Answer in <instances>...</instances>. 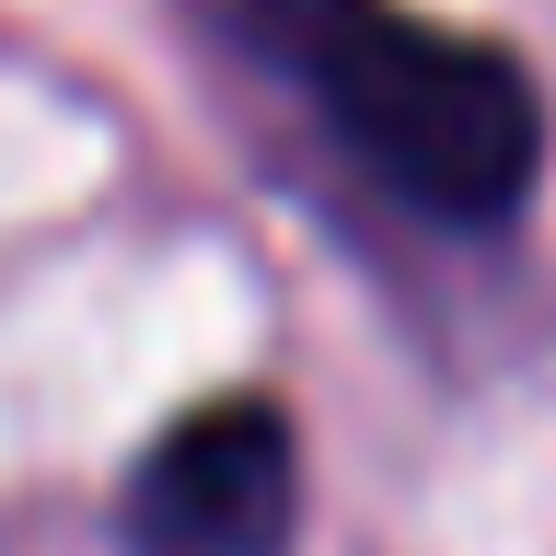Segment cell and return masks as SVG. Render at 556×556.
<instances>
[{"instance_id": "cell-1", "label": "cell", "mask_w": 556, "mask_h": 556, "mask_svg": "<svg viewBox=\"0 0 556 556\" xmlns=\"http://www.w3.org/2000/svg\"><path fill=\"white\" fill-rule=\"evenodd\" d=\"M220 35L313 104V128L394 208L441 232H510L545 174V93L510 47L406 0H220Z\"/></svg>"}, {"instance_id": "cell-2", "label": "cell", "mask_w": 556, "mask_h": 556, "mask_svg": "<svg viewBox=\"0 0 556 556\" xmlns=\"http://www.w3.org/2000/svg\"><path fill=\"white\" fill-rule=\"evenodd\" d=\"M128 556H290L302 533V429L278 394H208L139 441L116 486Z\"/></svg>"}]
</instances>
